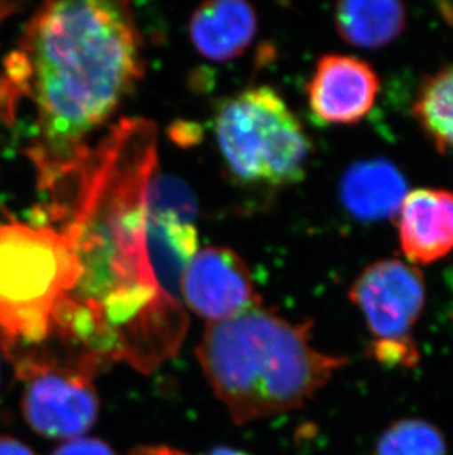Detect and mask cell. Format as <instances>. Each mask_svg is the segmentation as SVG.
Wrapping results in <instances>:
<instances>
[{"label":"cell","mask_w":453,"mask_h":455,"mask_svg":"<svg viewBox=\"0 0 453 455\" xmlns=\"http://www.w3.org/2000/svg\"><path fill=\"white\" fill-rule=\"evenodd\" d=\"M372 340L370 345L415 342L410 331L425 305V283L418 268L394 258L372 262L349 291Z\"/></svg>","instance_id":"obj_7"},{"label":"cell","mask_w":453,"mask_h":455,"mask_svg":"<svg viewBox=\"0 0 453 455\" xmlns=\"http://www.w3.org/2000/svg\"><path fill=\"white\" fill-rule=\"evenodd\" d=\"M80 277L76 241L62 230L21 223L0 226V345L11 349L44 344L52 315Z\"/></svg>","instance_id":"obj_4"},{"label":"cell","mask_w":453,"mask_h":455,"mask_svg":"<svg viewBox=\"0 0 453 455\" xmlns=\"http://www.w3.org/2000/svg\"><path fill=\"white\" fill-rule=\"evenodd\" d=\"M89 165L68 224L80 277L58 313L94 355L149 371L179 351L187 329L150 250L147 188L159 168L154 124L121 121Z\"/></svg>","instance_id":"obj_1"},{"label":"cell","mask_w":453,"mask_h":455,"mask_svg":"<svg viewBox=\"0 0 453 455\" xmlns=\"http://www.w3.org/2000/svg\"><path fill=\"white\" fill-rule=\"evenodd\" d=\"M374 455H448V443L430 421L402 419L381 434Z\"/></svg>","instance_id":"obj_15"},{"label":"cell","mask_w":453,"mask_h":455,"mask_svg":"<svg viewBox=\"0 0 453 455\" xmlns=\"http://www.w3.org/2000/svg\"><path fill=\"white\" fill-rule=\"evenodd\" d=\"M8 356L24 385L22 412L31 429L52 439L80 438L91 429L99 412L94 371L33 347Z\"/></svg>","instance_id":"obj_6"},{"label":"cell","mask_w":453,"mask_h":455,"mask_svg":"<svg viewBox=\"0 0 453 455\" xmlns=\"http://www.w3.org/2000/svg\"><path fill=\"white\" fill-rule=\"evenodd\" d=\"M338 35L356 48H385L398 39L407 22V11L399 2H342L334 11Z\"/></svg>","instance_id":"obj_13"},{"label":"cell","mask_w":453,"mask_h":455,"mask_svg":"<svg viewBox=\"0 0 453 455\" xmlns=\"http://www.w3.org/2000/svg\"><path fill=\"white\" fill-rule=\"evenodd\" d=\"M147 210L155 217L195 224L199 205L187 183L156 170L147 188Z\"/></svg>","instance_id":"obj_16"},{"label":"cell","mask_w":453,"mask_h":455,"mask_svg":"<svg viewBox=\"0 0 453 455\" xmlns=\"http://www.w3.org/2000/svg\"><path fill=\"white\" fill-rule=\"evenodd\" d=\"M202 369L237 425L298 410L349 364L313 345V323H291L257 304L208 323Z\"/></svg>","instance_id":"obj_3"},{"label":"cell","mask_w":453,"mask_h":455,"mask_svg":"<svg viewBox=\"0 0 453 455\" xmlns=\"http://www.w3.org/2000/svg\"><path fill=\"white\" fill-rule=\"evenodd\" d=\"M180 293L188 308L208 323L223 322L259 304L246 262L223 246L195 253L181 275Z\"/></svg>","instance_id":"obj_8"},{"label":"cell","mask_w":453,"mask_h":455,"mask_svg":"<svg viewBox=\"0 0 453 455\" xmlns=\"http://www.w3.org/2000/svg\"><path fill=\"white\" fill-rule=\"evenodd\" d=\"M306 93L309 109L321 124H358L376 105L380 78L360 58L330 53L318 60Z\"/></svg>","instance_id":"obj_9"},{"label":"cell","mask_w":453,"mask_h":455,"mask_svg":"<svg viewBox=\"0 0 453 455\" xmlns=\"http://www.w3.org/2000/svg\"><path fill=\"white\" fill-rule=\"evenodd\" d=\"M11 9H12V6H11V8L4 9V4H0V20H2V18H4Z\"/></svg>","instance_id":"obj_21"},{"label":"cell","mask_w":453,"mask_h":455,"mask_svg":"<svg viewBox=\"0 0 453 455\" xmlns=\"http://www.w3.org/2000/svg\"><path fill=\"white\" fill-rule=\"evenodd\" d=\"M414 116L441 149H453V64L424 82Z\"/></svg>","instance_id":"obj_14"},{"label":"cell","mask_w":453,"mask_h":455,"mask_svg":"<svg viewBox=\"0 0 453 455\" xmlns=\"http://www.w3.org/2000/svg\"><path fill=\"white\" fill-rule=\"evenodd\" d=\"M52 455H115L102 441L93 438L69 439Z\"/></svg>","instance_id":"obj_17"},{"label":"cell","mask_w":453,"mask_h":455,"mask_svg":"<svg viewBox=\"0 0 453 455\" xmlns=\"http://www.w3.org/2000/svg\"><path fill=\"white\" fill-rule=\"evenodd\" d=\"M399 242L410 264H432L453 252V194L412 190L399 210Z\"/></svg>","instance_id":"obj_10"},{"label":"cell","mask_w":453,"mask_h":455,"mask_svg":"<svg viewBox=\"0 0 453 455\" xmlns=\"http://www.w3.org/2000/svg\"><path fill=\"white\" fill-rule=\"evenodd\" d=\"M214 130L224 163L246 185L282 188L304 179L311 142L271 87H252L224 100Z\"/></svg>","instance_id":"obj_5"},{"label":"cell","mask_w":453,"mask_h":455,"mask_svg":"<svg viewBox=\"0 0 453 455\" xmlns=\"http://www.w3.org/2000/svg\"><path fill=\"white\" fill-rule=\"evenodd\" d=\"M131 455H187L168 447L139 448Z\"/></svg>","instance_id":"obj_19"},{"label":"cell","mask_w":453,"mask_h":455,"mask_svg":"<svg viewBox=\"0 0 453 455\" xmlns=\"http://www.w3.org/2000/svg\"><path fill=\"white\" fill-rule=\"evenodd\" d=\"M0 455H36L18 439L11 436H0Z\"/></svg>","instance_id":"obj_18"},{"label":"cell","mask_w":453,"mask_h":455,"mask_svg":"<svg viewBox=\"0 0 453 455\" xmlns=\"http://www.w3.org/2000/svg\"><path fill=\"white\" fill-rule=\"evenodd\" d=\"M258 35V15L242 0H211L188 21L195 51L211 62H230L248 51Z\"/></svg>","instance_id":"obj_11"},{"label":"cell","mask_w":453,"mask_h":455,"mask_svg":"<svg viewBox=\"0 0 453 455\" xmlns=\"http://www.w3.org/2000/svg\"><path fill=\"white\" fill-rule=\"evenodd\" d=\"M143 76L140 33L129 4L51 2L26 28L9 84L37 109L31 156L42 185L53 186L89 161L86 142Z\"/></svg>","instance_id":"obj_2"},{"label":"cell","mask_w":453,"mask_h":455,"mask_svg":"<svg viewBox=\"0 0 453 455\" xmlns=\"http://www.w3.org/2000/svg\"><path fill=\"white\" fill-rule=\"evenodd\" d=\"M408 183L393 163L363 159L343 172L340 201L361 221H378L396 214L407 198Z\"/></svg>","instance_id":"obj_12"},{"label":"cell","mask_w":453,"mask_h":455,"mask_svg":"<svg viewBox=\"0 0 453 455\" xmlns=\"http://www.w3.org/2000/svg\"><path fill=\"white\" fill-rule=\"evenodd\" d=\"M210 455H250L248 452L239 451L228 447L215 448L214 451H211Z\"/></svg>","instance_id":"obj_20"}]
</instances>
